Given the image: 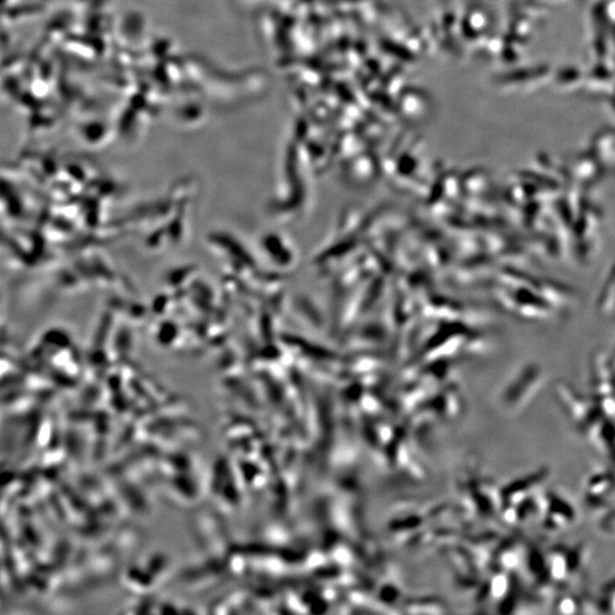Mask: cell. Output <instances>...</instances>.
I'll return each mask as SVG.
<instances>
[{"mask_svg": "<svg viewBox=\"0 0 615 615\" xmlns=\"http://www.w3.org/2000/svg\"><path fill=\"white\" fill-rule=\"evenodd\" d=\"M559 612L561 613H577L578 612V603H577V600L575 598H571V597H566V598H563L561 602L559 603Z\"/></svg>", "mask_w": 615, "mask_h": 615, "instance_id": "obj_3", "label": "cell"}, {"mask_svg": "<svg viewBox=\"0 0 615 615\" xmlns=\"http://www.w3.org/2000/svg\"><path fill=\"white\" fill-rule=\"evenodd\" d=\"M501 569L510 570L512 568H515L519 564V562H521L519 561L521 559V554L519 553V550H517L516 547H508V548L501 552Z\"/></svg>", "mask_w": 615, "mask_h": 615, "instance_id": "obj_2", "label": "cell"}, {"mask_svg": "<svg viewBox=\"0 0 615 615\" xmlns=\"http://www.w3.org/2000/svg\"><path fill=\"white\" fill-rule=\"evenodd\" d=\"M614 531H615V528H614Z\"/></svg>", "mask_w": 615, "mask_h": 615, "instance_id": "obj_4", "label": "cell"}, {"mask_svg": "<svg viewBox=\"0 0 615 615\" xmlns=\"http://www.w3.org/2000/svg\"><path fill=\"white\" fill-rule=\"evenodd\" d=\"M545 510H546V519H548V522L553 528H565L566 525H569V523L573 522L575 519V512L570 507L569 503L559 498L550 501L546 499Z\"/></svg>", "mask_w": 615, "mask_h": 615, "instance_id": "obj_1", "label": "cell"}]
</instances>
